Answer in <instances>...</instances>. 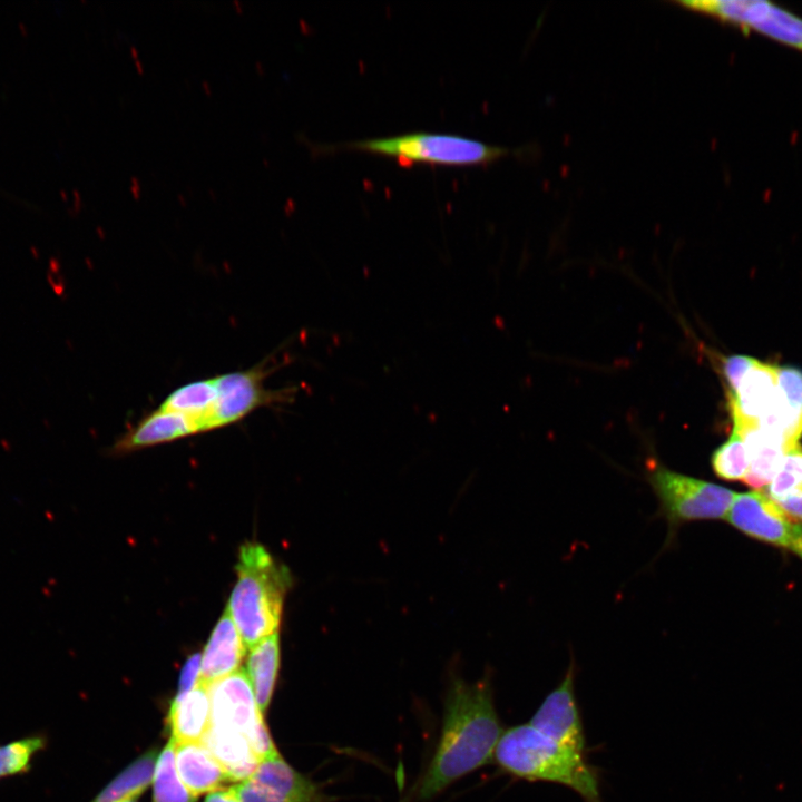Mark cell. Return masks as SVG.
Listing matches in <instances>:
<instances>
[{
  "instance_id": "obj_1",
  "label": "cell",
  "mask_w": 802,
  "mask_h": 802,
  "mask_svg": "<svg viewBox=\"0 0 802 802\" xmlns=\"http://www.w3.org/2000/svg\"><path fill=\"white\" fill-rule=\"evenodd\" d=\"M502 733L490 684L453 679L444 701L439 741L420 782L419 798L430 799L489 763Z\"/></svg>"
},
{
  "instance_id": "obj_2",
  "label": "cell",
  "mask_w": 802,
  "mask_h": 802,
  "mask_svg": "<svg viewBox=\"0 0 802 802\" xmlns=\"http://www.w3.org/2000/svg\"><path fill=\"white\" fill-rule=\"evenodd\" d=\"M493 760L512 776L560 784L584 802H602L599 774L586 754L547 737L529 723L502 733Z\"/></svg>"
},
{
  "instance_id": "obj_3",
  "label": "cell",
  "mask_w": 802,
  "mask_h": 802,
  "mask_svg": "<svg viewBox=\"0 0 802 802\" xmlns=\"http://www.w3.org/2000/svg\"><path fill=\"white\" fill-rule=\"evenodd\" d=\"M236 574L226 612L245 646L251 648L277 633L291 576L286 567L257 542L241 547Z\"/></svg>"
},
{
  "instance_id": "obj_4",
  "label": "cell",
  "mask_w": 802,
  "mask_h": 802,
  "mask_svg": "<svg viewBox=\"0 0 802 802\" xmlns=\"http://www.w3.org/2000/svg\"><path fill=\"white\" fill-rule=\"evenodd\" d=\"M315 150L319 153L354 150L393 157L401 163L442 166L489 165L502 157L519 154L517 149L488 145L459 135L426 131L317 145Z\"/></svg>"
},
{
  "instance_id": "obj_5",
  "label": "cell",
  "mask_w": 802,
  "mask_h": 802,
  "mask_svg": "<svg viewBox=\"0 0 802 802\" xmlns=\"http://www.w3.org/2000/svg\"><path fill=\"white\" fill-rule=\"evenodd\" d=\"M647 480L659 502V515L668 525V538L691 521L725 518L735 492L723 486L647 463Z\"/></svg>"
},
{
  "instance_id": "obj_6",
  "label": "cell",
  "mask_w": 802,
  "mask_h": 802,
  "mask_svg": "<svg viewBox=\"0 0 802 802\" xmlns=\"http://www.w3.org/2000/svg\"><path fill=\"white\" fill-rule=\"evenodd\" d=\"M676 4L802 51V18L765 0H695Z\"/></svg>"
},
{
  "instance_id": "obj_7",
  "label": "cell",
  "mask_w": 802,
  "mask_h": 802,
  "mask_svg": "<svg viewBox=\"0 0 802 802\" xmlns=\"http://www.w3.org/2000/svg\"><path fill=\"white\" fill-rule=\"evenodd\" d=\"M741 532L760 541L802 552V524L789 518L764 492L735 493L725 517Z\"/></svg>"
},
{
  "instance_id": "obj_8",
  "label": "cell",
  "mask_w": 802,
  "mask_h": 802,
  "mask_svg": "<svg viewBox=\"0 0 802 802\" xmlns=\"http://www.w3.org/2000/svg\"><path fill=\"white\" fill-rule=\"evenodd\" d=\"M238 802H330L321 786L281 754L262 760L250 777L232 786Z\"/></svg>"
},
{
  "instance_id": "obj_9",
  "label": "cell",
  "mask_w": 802,
  "mask_h": 802,
  "mask_svg": "<svg viewBox=\"0 0 802 802\" xmlns=\"http://www.w3.org/2000/svg\"><path fill=\"white\" fill-rule=\"evenodd\" d=\"M576 666L571 659L559 684L545 697L529 721L547 737L587 753L584 724L575 694Z\"/></svg>"
},
{
  "instance_id": "obj_10",
  "label": "cell",
  "mask_w": 802,
  "mask_h": 802,
  "mask_svg": "<svg viewBox=\"0 0 802 802\" xmlns=\"http://www.w3.org/2000/svg\"><path fill=\"white\" fill-rule=\"evenodd\" d=\"M264 372L255 366L214 378L216 397L204 431L234 423L273 400L263 385Z\"/></svg>"
},
{
  "instance_id": "obj_11",
  "label": "cell",
  "mask_w": 802,
  "mask_h": 802,
  "mask_svg": "<svg viewBox=\"0 0 802 802\" xmlns=\"http://www.w3.org/2000/svg\"><path fill=\"white\" fill-rule=\"evenodd\" d=\"M212 724L232 728L251 736L264 721L252 684L244 669H238L207 686Z\"/></svg>"
},
{
  "instance_id": "obj_12",
  "label": "cell",
  "mask_w": 802,
  "mask_h": 802,
  "mask_svg": "<svg viewBox=\"0 0 802 802\" xmlns=\"http://www.w3.org/2000/svg\"><path fill=\"white\" fill-rule=\"evenodd\" d=\"M777 370L757 361L737 390L728 393L733 426L756 424L770 412L777 397Z\"/></svg>"
},
{
  "instance_id": "obj_13",
  "label": "cell",
  "mask_w": 802,
  "mask_h": 802,
  "mask_svg": "<svg viewBox=\"0 0 802 802\" xmlns=\"http://www.w3.org/2000/svg\"><path fill=\"white\" fill-rule=\"evenodd\" d=\"M246 649L237 627L225 609L204 647L199 683L208 686L238 671Z\"/></svg>"
},
{
  "instance_id": "obj_14",
  "label": "cell",
  "mask_w": 802,
  "mask_h": 802,
  "mask_svg": "<svg viewBox=\"0 0 802 802\" xmlns=\"http://www.w3.org/2000/svg\"><path fill=\"white\" fill-rule=\"evenodd\" d=\"M174 744L177 774L194 796L218 790L222 783L229 781L225 770L202 742Z\"/></svg>"
},
{
  "instance_id": "obj_15",
  "label": "cell",
  "mask_w": 802,
  "mask_h": 802,
  "mask_svg": "<svg viewBox=\"0 0 802 802\" xmlns=\"http://www.w3.org/2000/svg\"><path fill=\"white\" fill-rule=\"evenodd\" d=\"M212 724V708L207 686L198 684L193 689L176 695L169 711L167 725L175 743L202 742Z\"/></svg>"
},
{
  "instance_id": "obj_16",
  "label": "cell",
  "mask_w": 802,
  "mask_h": 802,
  "mask_svg": "<svg viewBox=\"0 0 802 802\" xmlns=\"http://www.w3.org/2000/svg\"><path fill=\"white\" fill-rule=\"evenodd\" d=\"M198 432V426L193 419L158 408L120 438L115 449L119 452L133 451Z\"/></svg>"
},
{
  "instance_id": "obj_17",
  "label": "cell",
  "mask_w": 802,
  "mask_h": 802,
  "mask_svg": "<svg viewBox=\"0 0 802 802\" xmlns=\"http://www.w3.org/2000/svg\"><path fill=\"white\" fill-rule=\"evenodd\" d=\"M202 743L225 770L229 781L246 780L260 763L248 739L238 731L211 724Z\"/></svg>"
},
{
  "instance_id": "obj_18",
  "label": "cell",
  "mask_w": 802,
  "mask_h": 802,
  "mask_svg": "<svg viewBox=\"0 0 802 802\" xmlns=\"http://www.w3.org/2000/svg\"><path fill=\"white\" fill-rule=\"evenodd\" d=\"M246 662V674L252 684L260 711L267 710L275 688L281 661L278 633L272 634L254 646Z\"/></svg>"
},
{
  "instance_id": "obj_19",
  "label": "cell",
  "mask_w": 802,
  "mask_h": 802,
  "mask_svg": "<svg viewBox=\"0 0 802 802\" xmlns=\"http://www.w3.org/2000/svg\"><path fill=\"white\" fill-rule=\"evenodd\" d=\"M158 751L150 749L115 776L90 802H129L145 792L154 779Z\"/></svg>"
},
{
  "instance_id": "obj_20",
  "label": "cell",
  "mask_w": 802,
  "mask_h": 802,
  "mask_svg": "<svg viewBox=\"0 0 802 802\" xmlns=\"http://www.w3.org/2000/svg\"><path fill=\"white\" fill-rule=\"evenodd\" d=\"M215 397L214 378L194 381L177 388L168 394L159 409L177 412L193 419L198 426L199 432H202Z\"/></svg>"
},
{
  "instance_id": "obj_21",
  "label": "cell",
  "mask_w": 802,
  "mask_h": 802,
  "mask_svg": "<svg viewBox=\"0 0 802 802\" xmlns=\"http://www.w3.org/2000/svg\"><path fill=\"white\" fill-rule=\"evenodd\" d=\"M174 746V741L169 739L158 755L153 779V802H195L197 799L177 774Z\"/></svg>"
},
{
  "instance_id": "obj_22",
  "label": "cell",
  "mask_w": 802,
  "mask_h": 802,
  "mask_svg": "<svg viewBox=\"0 0 802 802\" xmlns=\"http://www.w3.org/2000/svg\"><path fill=\"white\" fill-rule=\"evenodd\" d=\"M47 741L45 734L37 733L0 744V781L27 774L36 755L46 749Z\"/></svg>"
},
{
  "instance_id": "obj_23",
  "label": "cell",
  "mask_w": 802,
  "mask_h": 802,
  "mask_svg": "<svg viewBox=\"0 0 802 802\" xmlns=\"http://www.w3.org/2000/svg\"><path fill=\"white\" fill-rule=\"evenodd\" d=\"M711 463L718 478L743 481L750 460L744 442L735 431L713 452Z\"/></svg>"
},
{
  "instance_id": "obj_24",
  "label": "cell",
  "mask_w": 802,
  "mask_h": 802,
  "mask_svg": "<svg viewBox=\"0 0 802 802\" xmlns=\"http://www.w3.org/2000/svg\"><path fill=\"white\" fill-rule=\"evenodd\" d=\"M777 389L785 402L802 410V371L785 366L777 370Z\"/></svg>"
},
{
  "instance_id": "obj_25",
  "label": "cell",
  "mask_w": 802,
  "mask_h": 802,
  "mask_svg": "<svg viewBox=\"0 0 802 802\" xmlns=\"http://www.w3.org/2000/svg\"><path fill=\"white\" fill-rule=\"evenodd\" d=\"M759 360L746 355H732L723 362V373L734 393L744 375L757 363Z\"/></svg>"
},
{
  "instance_id": "obj_26",
  "label": "cell",
  "mask_w": 802,
  "mask_h": 802,
  "mask_svg": "<svg viewBox=\"0 0 802 802\" xmlns=\"http://www.w3.org/2000/svg\"><path fill=\"white\" fill-rule=\"evenodd\" d=\"M202 654L194 653L185 662L178 679L176 695H182L199 684Z\"/></svg>"
},
{
  "instance_id": "obj_27",
  "label": "cell",
  "mask_w": 802,
  "mask_h": 802,
  "mask_svg": "<svg viewBox=\"0 0 802 802\" xmlns=\"http://www.w3.org/2000/svg\"><path fill=\"white\" fill-rule=\"evenodd\" d=\"M773 501L789 518L802 524V483L782 498Z\"/></svg>"
},
{
  "instance_id": "obj_28",
  "label": "cell",
  "mask_w": 802,
  "mask_h": 802,
  "mask_svg": "<svg viewBox=\"0 0 802 802\" xmlns=\"http://www.w3.org/2000/svg\"><path fill=\"white\" fill-rule=\"evenodd\" d=\"M204 802H238L232 786L218 789L207 794Z\"/></svg>"
},
{
  "instance_id": "obj_29",
  "label": "cell",
  "mask_w": 802,
  "mask_h": 802,
  "mask_svg": "<svg viewBox=\"0 0 802 802\" xmlns=\"http://www.w3.org/2000/svg\"><path fill=\"white\" fill-rule=\"evenodd\" d=\"M139 186H140V185H139L138 179H137L136 177H133V178H131V187H130V189H131V193H133V195H134L135 198H138V197H139V194H140V187H139Z\"/></svg>"
},
{
  "instance_id": "obj_30",
  "label": "cell",
  "mask_w": 802,
  "mask_h": 802,
  "mask_svg": "<svg viewBox=\"0 0 802 802\" xmlns=\"http://www.w3.org/2000/svg\"><path fill=\"white\" fill-rule=\"evenodd\" d=\"M136 67H137V69H138L139 72H143L144 68H143V66H141V63H140V61H139L138 59H136Z\"/></svg>"
},
{
  "instance_id": "obj_31",
  "label": "cell",
  "mask_w": 802,
  "mask_h": 802,
  "mask_svg": "<svg viewBox=\"0 0 802 802\" xmlns=\"http://www.w3.org/2000/svg\"><path fill=\"white\" fill-rule=\"evenodd\" d=\"M203 88H204V90H205L207 94L211 92V90H209L211 88H209L207 81H203Z\"/></svg>"
},
{
  "instance_id": "obj_32",
  "label": "cell",
  "mask_w": 802,
  "mask_h": 802,
  "mask_svg": "<svg viewBox=\"0 0 802 802\" xmlns=\"http://www.w3.org/2000/svg\"><path fill=\"white\" fill-rule=\"evenodd\" d=\"M131 56L137 59V49L135 47L130 48Z\"/></svg>"
},
{
  "instance_id": "obj_33",
  "label": "cell",
  "mask_w": 802,
  "mask_h": 802,
  "mask_svg": "<svg viewBox=\"0 0 802 802\" xmlns=\"http://www.w3.org/2000/svg\"><path fill=\"white\" fill-rule=\"evenodd\" d=\"M234 4L237 7L238 11H242V3H239L238 1H234Z\"/></svg>"
},
{
  "instance_id": "obj_34",
  "label": "cell",
  "mask_w": 802,
  "mask_h": 802,
  "mask_svg": "<svg viewBox=\"0 0 802 802\" xmlns=\"http://www.w3.org/2000/svg\"><path fill=\"white\" fill-rule=\"evenodd\" d=\"M799 557L802 559V554Z\"/></svg>"
},
{
  "instance_id": "obj_35",
  "label": "cell",
  "mask_w": 802,
  "mask_h": 802,
  "mask_svg": "<svg viewBox=\"0 0 802 802\" xmlns=\"http://www.w3.org/2000/svg\"><path fill=\"white\" fill-rule=\"evenodd\" d=\"M129 802H136V801H129Z\"/></svg>"
},
{
  "instance_id": "obj_36",
  "label": "cell",
  "mask_w": 802,
  "mask_h": 802,
  "mask_svg": "<svg viewBox=\"0 0 802 802\" xmlns=\"http://www.w3.org/2000/svg\"><path fill=\"white\" fill-rule=\"evenodd\" d=\"M400 802H405V801L403 800V801H400Z\"/></svg>"
}]
</instances>
